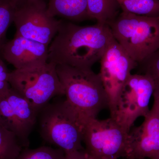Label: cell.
<instances>
[{"label":"cell","mask_w":159,"mask_h":159,"mask_svg":"<svg viewBox=\"0 0 159 159\" xmlns=\"http://www.w3.org/2000/svg\"><path fill=\"white\" fill-rule=\"evenodd\" d=\"M113 39L107 24L81 26L61 20L49 46L48 62L92 69Z\"/></svg>","instance_id":"6da1fadb"},{"label":"cell","mask_w":159,"mask_h":159,"mask_svg":"<svg viewBox=\"0 0 159 159\" xmlns=\"http://www.w3.org/2000/svg\"><path fill=\"white\" fill-rule=\"evenodd\" d=\"M53 99L38 114L37 124L42 139L66 154L84 149L83 119L65 96Z\"/></svg>","instance_id":"7a4b0ae2"},{"label":"cell","mask_w":159,"mask_h":159,"mask_svg":"<svg viewBox=\"0 0 159 159\" xmlns=\"http://www.w3.org/2000/svg\"><path fill=\"white\" fill-rule=\"evenodd\" d=\"M56 70L66 99L83 119H96L108 108V96L99 74L66 65H57Z\"/></svg>","instance_id":"3957f363"},{"label":"cell","mask_w":159,"mask_h":159,"mask_svg":"<svg viewBox=\"0 0 159 159\" xmlns=\"http://www.w3.org/2000/svg\"><path fill=\"white\" fill-rule=\"evenodd\" d=\"M107 25L115 39L138 64L159 49V16L122 11Z\"/></svg>","instance_id":"277c9868"},{"label":"cell","mask_w":159,"mask_h":159,"mask_svg":"<svg viewBox=\"0 0 159 159\" xmlns=\"http://www.w3.org/2000/svg\"><path fill=\"white\" fill-rule=\"evenodd\" d=\"M56 66L48 62L30 68L15 69L9 74V84L39 112L55 97L65 96Z\"/></svg>","instance_id":"5b68a950"},{"label":"cell","mask_w":159,"mask_h":159,"mask_svg":"<svg viewBox=\"0 0 159 159\" xmlns=\"http://www.w3.org/2000/svg\"><path fill=\"white\" fill-rule=\"evenodd\" d=\"M128 134L111 117L104 120L83 119V142L91 159L125 157Z\"/></svg>","instance_id":"8992f818"},{"label":"cell","mask_w":159,"mask_h":159,"mask_svg":"<svg viewBox=\"0 0 159 159\" xmlns=\"http://www.w3.org/2000/svg\"><path fill=\"white\" fill-rule=\"evenodd\" d=\"M61 21L48 14V5L43 0H25L15 7V35L49 46L57 34Z\"/></svg>","instance_id":"52a82bcc"},{"label":"cell","mask_w":159,"mask_h":159,"mask_svg":"<svg viewBox=\"0 0 159 159\" xmlns=\"http://www.w3.org/2000/svg\"><path fill=\"white\" fill-rule=\"evenodd\" d=\"M154 90L153 80L148 75L131 74L122 87L112 118L129 133L137 119L144 118L150 110L149 102Z\"/></svg>","instance_id":"ba28073f"},{"label":"cell","mask_w":159,"mask_h":159,"mask_svg":"<svg viewBox=\"0 0 159 159\" xmlns=\"http://www.w3.org/2000/svg\"><path fill=\"white\" fill-rule=\"evenodd\" d=\"M100 61L99 74L108 96L110 117L113 118L122 87L138 64L114 38Z\"/></svg>","instance_id":"9c48e42d"},{"label":"cell","mask_w":159,"mask_h":159,"mask_svg":"<svg viewBox=\"0 0 159 159\" xmlns=\"http://www.w3.org/2000/svg\"><path fill=\"white\" fill-rule=\"evenodd\" d=\"M38 114L31 103L11 87L0 95V125L14 134L24 148H29Z\"/></svg>","instance_id":"30bf717a"},{"label":"cell","mask_w":159,"mask_h":159,"mask_svg":"<svg viewBox=\"0 0 159 159\" xmlns=\"http://www.w3.org/2000/svg\"><path fill=\"white\" fill-rule=\"evenodd\" d=\"M152 107L141 125L128 134L127 159H159V91L154 90Z\"/></svg>","instance_id":"8fae6325"},{"label":"cell","mask_w":159,"mask_h":159,"mask_svg":"<svg viewBox=\"0 0 159 159\" xmlns=\"http://www.w3.org/2000/svg\"><path fill=\"white\" fill-rule=\"evenodd\" d=\"M49 46L33 40L15 35L0 51V56L15 69H25L48 62Z\"/></svg>","instance_id":"7c38bea8"},{"label":"cell","mask_w":159,"mask_h":159,"mask_svg":"<svg viewBox=\"0 0 159 159\" xmlns=\"http://www.w3.org/2000/svg\"><path fill=\"white\" fill-rule=\"evenodd\" d=\"M48 11L52 17L60 16L70 21L91 20L87 0H48Z\"/></svg>","instance_id":"4fadbf2b"},{"label":"cell","mask_w":159,"mask_h":159,"mask_svg":"<svg viewBox=\"0 0 159 159\" xmlns=\"http://www.w3.org/2000/svg\"><path fill=\"white\" fill-rule=\"evenodd\" d=\"M89 16L97 23L107 24L119 14V6L115 0H87Z\"/></svg>","instance_id":"5bb4252c"},{"label":"cell","mask_w":159,"mask_h":159,"mask_svg":"<svg viewBox=\"0 0 159 159\" xmlns=\"http://www.w3.org/2000/svg\"><path fill=\"white\" fill-rule=\"evenodd\" d=\"M122 11L149 16H159L158 0H115Z\"/></svg>","instance_id":"9a60e30c"},{"label":"cell","mask_w":159,"mask_h":159,"mask_svg":"<svg viewBox=\"0 0 159 159\" xmlns=\"http://www.w3.org/2000/svg\"><path fill=\"white\" fill-rule=\"evenodd\" d=\"M23 148L16 136L0 125V159H17Z\"/></svg>","instance_id":"2e32d148"},{"label":"cell","mask_w":159,"mask_h":159,"mask_svg":"<svg viewBox=\"0 0 159 159\" xmlns=\"http://www.w3.org/2000/svg\"><path fill=\"white\" fill-rule=\"evenodd\" d=\"M62 149L43 146L34 149L24 148L17 159H65Z\"/></svg>","instance_id":"e0dca14e"},{"label":"cell","mask_w":159,"mask_h":159,"mask_svg":"<svg viewBox=\"0 0 159 159\" xmlns=\"http://www.w3.org/2000/svg\"><path fill=\"white\" fill-rule=\"evenodd\" d=\"M15 7L11 0H0V51L7 42L6 33L13 22Z\"/></svg>","instance_id":"ac0fdd59"},{"label":"cell","mask_w":159,"mask_h":159,"mask_svg":"<svg viewBox=\"0 0 159 159\" xmlns=\"http://www.w3.org/2000/svg\"><path fill=\"white\" fill-rule=\"evenodd\" d=\"M142 74L148 75L153 80L155 90L159 91V49L138 64Z\"/></svg>","instance_id":"d6986e66"},{"label":"cell","mask_w":159,"mask_h":159,"mask_svg":"<svg viewBox=\"0 0 159 159\" xmlns=\"http://www.w3.org/2000/svg\"><path fill=\"white\" fill-rule=\"evenodd\" d=\"M10 72L4 60L0 56V95L11 88L9 81Z\"/></svg>","instance_id":"ffe728a7"},{"label":"cell","mask_w":159,"mask_h":159,"mask_svg":"<svg viewBox=\"0 0 159 159\" xmlns=\"http://www.w3.org/2000/svg\"><path fill=\"white\" fill-rule=\"evenodd\" d=\"M65 159H91L84 148L82 150L76 151L66 154Z\"/></svg>","instance_id":"44dd1931"},{"label":"cell","mask_w":159,"mask_h":159,"mask_svg":"<svg viewBox=\"0 0 159 159\" xmlns=\"http://www.w3.org/2000/svg\"><path fill=\"white\" fill-rule=\"evenodd\" d=\"M25 1V0H11V2L14 5L15 7L20 3L22 2Z\"/></svg>","instance_id":"7402d4cb"},{"label":"cell","mask_w":159,"mask_h":159,"mask_svg":"<svg viewBox=\"0 0 159 159\" xmlns=\"http://www.w3.org/2000/svg\"><path fill=\"white\" fill-rule=\"evenodd\" d=\"M158 1H159V0H158Z\"/></svg>","instance_id":"603a6c76"}]
</instances>
